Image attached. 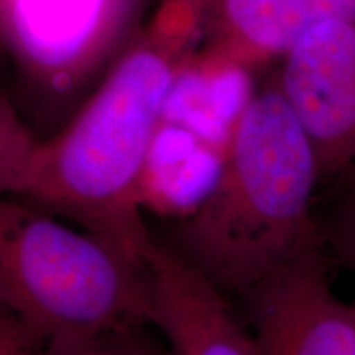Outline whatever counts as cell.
<instances>
[{
	"label": "cell",
	"mask_w": 355,
	"mask_h": 355,
	"mask_svg": "<svg viewBox=\"0 0 355 355\" xmlns=\"http://www.w3.org/2000/svg\"><path fill=\"white\" fill-rule=\"evenodd\" d=\"M212 0H162L76 117L37 144L15 198L64 217L144 265L155 239L145 176L168 101L201 46Z\"/></svg>",
	"instance_id": "6da1fadb"
},
{
	"label": "cell",
	"mask_w": 355,
	"mask_h": 355,
	"mask_svg": "<svg viewBox=\"0 0 355 355\" xmlns=\"http://www.w3.org/2000/svg\"><path fill=\"white\" fill-rule=\"evenodd\" d=\"M321 180L311 140L277 83L245 97L207 188L175 229V250L224 296L245 298L322 243L313 216Z\"/></svg>",
	"instance_id": "7a4b0ae2"
},
{
	"label": "cell",
	"mask_w": 355,
	"mask_h": 355,
	"mask_svg": "<svg viewBox=\"0 0 355 355\" xmlns=\"http://www.w3.org/2000/svg\"><path fill=\"white\" fill-rule=\"evenodd\" d=\"M0 306L43 345L133 329L150 321L148 270L96 235L0 194Z\"/></svg>",
	"instance_id": "3957f363"
},
{
	"label": "cell",
	"mask_w": 355,
	"mask_h": 355,
	"mask_svg": "<svg viewBox=\"0 0 355 355\" xmlns=\"http://www.w3.org/2000/svg\"><path fill=\"white\" fill-rule=\"evenodd\" d=\"M275 83L318 157L322 181L355 165V17L311 26L279 58Z\"/></svg>",
	"instance_id": "277c9868"
},
{
	"label": "cell",
	"mask_w": 355,
	"mask_h": 355,
	"mask_svg": "<svg viewBox=\"0 0 355 355\" xmlns=\"http://www.w3.org/2000/svg\"><path fill=\"white\" fill-rule=\"evenodd\" d=\"M243 300L261 355H355V306L332 290L322 243L288 261Z\"/></svg>",
	"instance_id": "5b68a950"
},
{
	"label": "cell",
	"mask_w": 355,
	"mask_h": 355,
	"mask_svg": "<svg viewBox=\"0 0 355 355\" xmlns=\"http://www.w3.org/2000/svg\"><path fill=\"white\" fill-rule=\"evenodd\" d=\"M133 0H10L13 42L30 74L71 94L112 48Z\"/></svg>",
	"instance_id": "8992f818"
},
{
	"label": "cell",
	"mask_w": 355,
	"mask_h": 355,
	"mask_svg": "<svg viewBox=\"0 0 355 355\" xmlns=\"http://www.w3.org/2000/svg\"><path fill=\"white\" fill-rule=\"evenodd\" d=\"M150 278V321L171 355H261L217 288L171 245L155 241L145 260Z\"/></svg>",
	"instance_id": "52a82bcc"
},
{
	"label": "cell",
	"mask_w": 355,
	"mask_h": 355,
	"mask_svg": "<svg viewBox=\"0 0 355 355\" xmlns=\"http://www.w3.org/2000/svg\"><path fill=\"white\" fill-rule=\"evenodd\" d=\"M355 17V0H212L202 63L255 69L279 61L311 26Z\"/></svg>",
	"instance_id": "ba28073f"
},
{
	"label": "cell",
	"mask_w": 355,
	"mask_h": 355,
	"mask_svg": "<svg viewBox=\"0 0 355 355\" xmlns=\"http://www.w3.org/2000/svg\"><path fill=\"white\" fill-rule=\"evenodd\" d=\"M319 227L322 245L329 247L339 263L355 273V188L344 189L331 216Z\"/></svg>",
	"instance_id": "9c48e42d"
},
{
	"label": "cell",
	"mask_w": 355,
	"mask_h": 355,
	"mask_svg": "<svg viewBox=\"0 0 355 355\" xmlns=\"http://www.w3.org/2000/svg\"><path fill=\"white\" fill-rule=\"evenodd\" d=\"M132 331H112L48 344L55 345L61 355H148V343L137 339Z\"/></svg>",
	"instance_id": "30bf717a"
},
{
	"label": "cell",
	"mask_w": 355,
	"mask_h": 355,
	"mask_svg": "<svg viewBox=\"0 0 355 355\" xmlns=\"http://www.w3.org/2000/svg\"><path fill=\"white\" fill-rule=\"evenodd\" d=\"M37 144L13 109L0 97V152L26 166Z\"/></svg>",
	"instance_id": "8fae6325"
},
{
	"label": "cell",
	"mask_w": 355,
	"mask_h": 355,
	"mask_svg": "<svg viewBox=\"0 0 355 355\" xmlns=\"http://www.w3.org/2000/svg\"><path fill=\"white\" fill-rule=\"evenodd\" d=\"M42 340L15 314L0 308V355H38Z\"/></svg>",
	"instance_id": "7c38bea8"
},
{
	"label": "cell",
	"mask_w": 355,
	"mask_h": 355,
	"mask_svg": "<svg viewBox=\"0 0 355 355\" xmlns=\"http://www.w3.org/2000/svg\"><path fill=\"white\" fill-rule=\"evenodd\" d=\"M26 166L0 152V194L15 196L19 193Z\"/></svg>",
	"instance_id": "4fadbf2b"
},
{
	"label": "cell",
	"mask_w": 355,
	"mask_h": 355,
	"mask_svg": "<svg viewBox=\"0 0 355 355\" xmlns=\"http://www.w3.org/2000/svg\"><path fill=\"white\" fill-rule=\"evenodd\" d=\"M340 184L344 186V189L347 188H355V165L350 168V170L345 173V176L343 178V180L339 181Z\"/></svg>",
	"instance_id": "5bb4252c"
},
{
	"label": "cell",
	"mask_w": 355,
	"mask_h": 355,
	"mask_svg": "<svg viewBox=\"0 0 355 355\" xmlns=\"http://www.w3.org/2000/svg\"><path fill=\"white\" fill-rule=\"evenodd\" d=\"M38 355H61V354L58 352V349L55 347V345L44 344V345H43V350H42V352H40Z\"/></svg>",
	"instance_id": "9a60e30c"
},
{
	"label": "cell",
	"mask_w": 355,
	"mask_h": 355,
	"mask_svg": "<svg viewBox=\"0 0 355 355\" xmlns=\"http://www.w3.org/2000/svg\"><path fill=\"white\" fill-rule=\"evenodd\" d=\"M0 308H2V306H0Z\"/></svg>",
	"instance_id": "2e32d148"
}]
</instances>
